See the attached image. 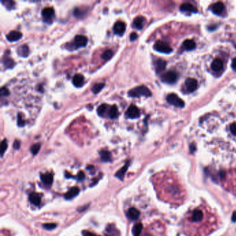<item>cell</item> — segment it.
Listing matches in <instances>:
<instances>
[{
  "mask_svg": "<svg viewBox=\"0 0 236 236\" xmlns=\"http://www.w3.org/2000/svg\"><path fill=\"white\" fill-rule=\"evenodd\" d=\"M128 96L132 98H139L141 96L145 97H150L152 96V93L150 90L146 86L141 85L132 89L128 93Z\"/></svg>",
  "mask_w": 236,
  "mask_h": 236,
  "instance_id": "cell-1",
  "label": "cell"
},
{
  "mask_svg": "<svg viewBox=\"0 0 236 236\" xmlns=\"http://www.w3.org/2000/svg\"><path fill=\"white\" fill-rule=\"evenodd\" d=\"M87 42L88 39L86 36L82 35H76L74 38L73 43L71 45L70 49H77L79 48L84 47L87 44Z\"/></svg>",
  "mask_w": 236,
  "mask_h": 236,
  "instance_id": "cell-2",
  "label": "cell"
},
{
  "mask_svg": "<svg viewBox=\"0 0 236 236\" xmlns=\"http://www.w3.org/2000/svg\"><path fill=\"white\" fill-rule=\"evenodd\" d=\"M42 17L44 22L49 24L52 23V22H53L54 19V17H55V12H54L53 8H44L42 11Z\"/></svg>",
  "mask_w": 236,
  "mask_h": 236,
  "instance_id": "cell-3",
  "label": "cell"
},
{
  "mask_svg": "<svg viewBox=\"0 0 236 236\" xmlns=\"http://www.w3.org/2000/svg\"><path fill=\"white\" fill-rule=\"evenodd\" d=\"M154 49L157 51L160 52L162 53H170L172 51V48L169 46V44L163 41H157L155 42L154 45Z\"/></svg>",
  "mask_w": 236,
  "mask_h": 236,
  "instance_id": "cell-4",
  "label": "cell"
},
{
  "mask_svg": "<svg viewBox=\"0 0 236 236\" xmlns=\"http://www.w3.org/2000/svg\"><path fill=\"white\" fill-rule=\"evenodd\" d=\"M177 78H178V76L176 72L173 71H169L161 76V81L166 83L172 84L177 81Z\"/></svg>",
  "mask_w": 236,
  "mask_h": 236,
  "instance_id": "cell-5",
  "label": "cell"
},
{
  "mask_svg": "<svg viewBox=\"0 0 236 236\" xmlns=\"http://www.w3.org/2000/svg\"><path fill=\"white\" fill-rule=\"evenodd\" d=\"M166 100L169 104L172 105L177 107V108H183L184 107V102L180 98H179L178 96L176 95L175 94H169L167 96Z\"/></svg>",
  "mask_w": 236,
  "mask_h": 236,
  "instance_id": "cell-6",
  "label": "cell"
},
{
  "mask_svg": "<svg viewBox=\"0 0 236 236\" xmlns=\"http://www.w3.org/2000/svg\"><path fill=\"white\" fill-rule=\"evenodd\" d=\"M139 116H140V111L134 105H131L126 112V116L128 118H131V119L139 118Z\"/></svg>",
  "mask_w": 236,
  "mask_h": 236,
  "instance_id": "cell-7",
  "label": "cell"
},
{
  "mask_svg": "<svg viewBox=\"0 0 236 236\" xmlns=\"http://www.w3.org/2000/svg\"><path fill=\"white\" fill-rule=\"evenodd\" d=\"M126 25L123 22L118 21L115 23L113 27V31H114V33L118 35H123L124 32L126 31Z\"/></svg>",
  "mask_w": 236,
  "mask_h": 236,
  "instance_id": "cell-8",
  "label": "cell"
},
{
  "mask_svg": "<svg viewBox=\"0 0 236 236\" xmlns=\"http://www.w3.org/2000/svg\"><path fill=\"white\" fill-rule=\"evenodd\" d=\"M185 85L186 89L189 92H193L197 89V81L194 78H187L185 81Z\"/></svg>",
  "mask_w": 236,
  "mask_h": 236,
  "instance_id": "cell-9",
  "label": "cell"
},
{
  "mask_svg": "<svg viewBox=\"0 0 236 236\" xmlns=\"http://www.w3.org/2000/svg\"><path fill=\"white\" fill-rule=\"evenodd\" d=\"M22 37V33L17 31H12L6 35V38L9 42H16Z\"/></svg>",
  "mask_w": 236,
  "mask_h": 236,
  "instance_id": "cell-10",
  "label": "cell"
},
{
  "mask_svg": "<svg viewBox=\"0 0 236 236\" xmlns=\"http://www.w3.org/2000/svg\"><path fill=\"white\" fill-rule=\"evenodd\" d=\"M145 20H146L145 18L142 17V16H137L136 18H134V21H133V27L136 29H142V28L144 26Z\"/></svg>",
  "mask_w": 236,
  "mask_h": 236,
  "instance_id": "cell-11",
  "label": "cell"
},
{
  "mask_svg": "<svg viewBox=\"0 0 236 236\" xmlns=\"http://www.w3.org/2000/svg\"><path fill=\"white\" fill-rule=\"evenodd\" d=\"M166 62L163 60L158 59L154 62V69L157 74L161 73L166 69Z\"/></svg>",
  "mask_w": 236,
  "mask_h": 236,
  "instance_id": "cell-12",
  "label": "cell"
},
{
  "mask_svg": "<svg viewBox=\"0 0 236 236\" xmlns=\"http://www.w3.org/2000/svg\"><path fill=\"white\" fill-rule=\"evenodd\" d=\"M211 10L213 13L216 14V15H221L224 10V5L222 2H216L212 5Z\"/></svg>",
  "mask_w": 236,
  "mask_h": 236,
  "instance_id": "cell-13",
  "label": "cell"
},
{
  "mask_svg": "<svg viewBox=\"0 0 236 236\" xmlns=\"http://www.w3.org/2000/svg\"><path fill=\"white\" fill-rule=\"evenodd\" d=\"M84 78L81 74H76L72 79V82L76 87H81L84 84Z\"/></svg>",
  "mask_w": 236,
  "mask_h": 236,
  "instance_id": "cell-14",
  "label": "cell"
},
{
  "mask_svg": "<svg viewBox=\"0 0 236 236\" xmlns=\"http://www.w3.org/2000/svg\"><path fill=\"white\" fill-rule=\"evenodd\" d=\"M211 68L214 71H219L223 69V62L219 58H215L211 63Z\"/></svg>",
  "mask_w": 236,
  "mask_h": 236,
  "instance_id": "cell-15",
  "label": "cell"
},
{
  "mask_svg": "<svg viewBox=\"0 0 236 236\" xmlns=\"http://www.w3.org/2000/svg\"><path fill=\"white\" fill-rule=\"evenodd\" d=\"M180 10L183 12H191V13H197V9L190 3L183 4L181 6Z\"/></svg>",
  "mask_w": 236,
  "mask_h": 236,
  "instance_id": "cell-16",
  "label": "cell"
},
{
  "mask_svg": "<svg viewBox=\"0 0 236 236\" xmlns=\"http://www.w3.org/2000/svg\"><path fill=\"white\" fill-rule=\"evenodd\" d=\"M203 219V213L201 210L199 209H195L193 211L192 213V219L193 222H198L202 220Z\"/></svg>",
  "mask_w": 236,
  "mask_h": 236,
  "instance_id": "cell-17",
  "label": "cell"
},
{
  "mask_svg": "<svg viewBox=\"0 0 236 236\" xmlns=\"http://www.w3.org/2000/svg\"><path fill=\"white\" fill-rule=\"evenodd\" d=\"M80 192L79 188L78 187H74L72 188H71L67 193L64 195V197L66 199H71L74 197H75L76 195H78V193Z\"/></svg>",
  "mask_w": 236,
  "mask_h": 236,
  "instance_id": "cell-18",
  "label": "cell"
},
{
  "mask_svg": "<svg viewBox=\"0 0 236 236\" xmlns=\"http://www.w3.org/2000/svg\"><path fill=\"white\" fill-rule=\"evenodd\" d=\"M139 215H140V213L135 208H131V209L128 210V216L132 220H136V219L139 218Z\"/></svg>",
  "mask_w": 236,
  "mask_h": 236,
  "instance_id": "cell-19",
  "label": "cell"
},
{
  "mask_svg": "<svg viewBox=\"0 0 236 236\" xmlns=\"http://www.w3.org/2000/svg\"><path fill=\"white\" fill-rule=\"evenodd\" d=\"M17 53L21 57H27L29 53V46L27 44H24V45L19 46L17 49Z\"/></svg>",
  "mask_w": 236,
  "mask_h": 236,
  "instance_id": "cell-20",
  "label": "cell"
},
{
  "mask_svg": "<svg viewBox=\"0 0 236 236\" xmlns=\"http://www.w3.org/2000/svg\"><path fill=\"white\" fill-rule=\"evenodd\" d=\"M108 116L111 119H115L118 116V110L116 105L111 106L108 111Z\"/></svg>",
  "mask_w": 236,
  "mask_h": 236,
  "instance_id": "cell-21",
  "label": "cell"
},
{
  "mask_svg": "<svg viewBox=\"0 0 236 236\" xmlns=\"http://www.w3.org/2000/svg\"><path fill=\"white\" fill-rule=\"evenodd\" d=\"M29 200L33 204L38 206L40 205V202H41V197L38 193H33L29 195Z\"/></svg>",
  "mask_w": 236,
  "mask_h": 236,
  "instance_id": "cell-22",
  "label": "cell"
},
{
  "mask_svg": "<svg viewBox=\"0 0 236 236\" xmlns=\"http://www.w3.org/2000/svg\"><path fill=\"white\" fill-rule=\"evenodd\" d=\"M41 179L44 184L50 185H51V183H53V175L50 173H46V174H44L41 175Z\"/></svg>",
  "mask_w": 236,
  "mask_h": 236,
  "instance_id": "cell-23",
  "label": "cell"
},
{
  "mask_svg": "<svg viewBox=\"0 0 236 236\" xmlns=\"http://www.w3.org/2000/svg\"><path fill=\"white\" fill-rule=\"evenodd\" d=\"M195 46H196V44L193 40H186L183 42V49L187 50V51L194 49Z\"/></svg>",
  "mask_w": 236,
  "mask_h": 236,
  "instance_id": "cell-24",
  "label": "cell"
},
{
  "mask_svg": "<svg viewBox=\"0 0 236 236\" xmlns=\"http://www.w3.org/2000/svg\"><path fill=\"white\" fill-rule=\"evenodd\" d=\"M143 229V225L141 223H137L132 229V233L134 236H140Z\"/></svg>",
  "mask_w": 236,
  "mask_h": 236,
  "instance_id": "cell-25",
  "label": "cell"
},
{
  "mask_svg": "<svg viewBox=\"0 0 236 236\" xmlns=\"http://www.w3.org/2000/svg\"><path fill=\"white\" fill-rule=\"evenodd\" d=\"M108 105L107 104H102L97 108V114L99 115L100 116H104L105 112L108 111Z\"/></svg>",
  "mask_w": 236,
  "mask_h": 236,
  "instance_id": "cell-26",
  "label": "cell"
},
{
  "mask_svg": "<svg viewBox=\"0 0 236 236\" xmlns=\"http://www.w3.org/2000/svg\"><path fill=\"white\" fill-rule=\"evenodd\" d=\"M104 87H105V84L102 83V82H98V83H96L92 87V92L95 94H98V93H99L100 91L102 89V88H103Z\"/></svg>",
  "mask_w": 236,
  "mask_h": 236,
  "instance_id": "cell-27",
  "label": "cell"
},
{
  "mask_svg": "<svg viewBox=\"0 0 236 236\" xmlns=\"http://www.w3.org/2000/svg\"><path fill=\"white\" fill-rule=\"evenodd\" d=\"M100 158L103 161H109L111 159V154L108 150H102L100 152Z\"/></svg>",
  "mask_w": 236,
  "mask_h": 236,
  "instance_id": "cell-28",
  "label": "cell"
},
{
  "mask_svg": "<svg viewBox=\"0 0 236 236\" xmlns=\"http://www.w3.org/2000/svg\"><path fill=\"white\" fill-rule=\"evenodd\" d=\"M128 164H126V166H124L122 168H121L120 170L116 173V177H118V179L123 180L124 178L125 173L126 172V170H127V169H128Z\"/></svg>",
  "mask_w": 236,
  "mask_h": 236,
  "instance_id": "cell-29",
  "label": "cell"
},
{
  "mask_svg": "<svg viewBox=\"0 0 236 236\" xmlns=\"http://www.w3.org/2000/svg\"><path fill=\"white\" fill-rule=\"evenodd\" d=\"M113 54H114V52L112 51V50L108 49V50H106V51H105L103 53H102V56H101V58L104 60H110V58L112 57Z\"/></svg>",
  "mask_w": 236,
  "mask_h": 236,
  "instance_id": "cell-30",
  "label": "cell"
},
{
  "mask_svg": "<svg viewBox=\"0 0 236 236\" xmlns=\"http://www.w3.org/2000/svg\"><path fill=\"white\" fill-rule=\"evenodd\" d=\"M85 13L86 11H84L83 9H81V8H76V9H75V10H74V15L78 18L82 17Z\"/></svg>",
  "mask_w": 236,
  "mask_h": 236,
  "instance_id": "cell-31",
  "label": "cell"
},
{
  "mask_svg": "<svg viewBox=\"0 0 236 236\" xmlns=\"http://www.w3.org/2000/svg\"><path fill=\"white\" fill-rule=\"evenodd\" d=\"M40 146H41L40 144H35L33 145L31 148V152L32 154L34 155L37 154L38 152H39V150L40 149Z\"/></svg>",
  "mask_w": 236,
  "mask_h": 236,
  "instance_id": "cell-32",
  "label": "cell"
},
{
  "mask_svg": "<svg viewBox=\"0 0 236 236\" xmlns=\"http://www.w3.org/2000/svg\"><path fill=\"white\" fill-rule=\"evenodd\" d=\"M8 148V143H7V141L6 139H4L2 141V142H1V156H3L4 153L6 150V149Z\"/></svg>",
  "mask_w": 236,
  "mask_h": 236,
  "instance_id": "cell-33",
  "label": "cell"
},
{
  "mask_svg": "<svg viewBox=\"0 0 236 236\" xmlns=\"http://www.w3.org/2000/svg\"><path fill=\"white\" fill-rule=\"evenodd\" d=\"M4 64L6 67L11 68L14 65V62L13 60L10 59V58H6V59L4 60Z\"/></svg>",
  "mask_w": 236,
  "mask_h": 236,
  "instance_id": "cell-34",
  "label": "cell"
},
{
  "mask_svg": "<svg viewBox=\"0 0 236 236\" xmlns=\"http://www.w3.org/2000/svg\"><path fill=\"white\" fill-rule=\"evenodd\" d=\"M1 3L4 4L5 6L8 9H13L14 6H15V3H14V1H8V0H6V1H1Z\"/></svg>",
  "mask_w": 236,
  "mask_h": 236,
  "instance_id": "cell-35",
  "label": "cell"
},
{
  "mask_svg": "<svg viewBox=\"0 0 236 236\" xmlns=\"http://www.w3.org/2000/svg\"><path fill=\"white\" fill-rule=\"evenodd\" d=\"M17 125L19 127H23L25 125V121L23 119V118H22V116L20 114H18L17 116Z\"/></svg>",
  "mask_w": 236,
  "mask_h": 236,
  "instance_id": "cell-36",
  "label": "cell"
},
{
  "mask_svg": "<svg viewBox=\"0 0 236 236\" xmlns=\"http://www.w3.org/2000/svg\"><path fill=\"white\" fill-rule=\"evenodd\" d=\"M0 94H1V96H9L10 92L6 87H2L0 91Z\"/></svg>",
  "mask_w": 236,
  "mask_h": 236,
  "instance_id": "cell-37",
  "label": "cell"
},
{
  "mask_svg": "<svg viewBox=\"0 0 236 236\" xmlns=\"http://www.w3.org/2000/svg\"><path fill=\"white\" fill-rule=\"evenodd\" d=\"M43 227L47 230H51L56 227V224H45L43 225Z\"/></svg>",
  "mask_w": 236,
  "mask_h": 236,
  "instance_id": "cell-38",
  "label": "cell"
},
{
  "mask_svg": "<svg viewBox=\"0 0 236 236\" xmlns=\"http://www.w3.org/2000/svg\"><path fill=\"white\" fill-rule=\"evenodd\" d=\"M230 131L232 134L236 136V123H233L230 126Z\"/></svg>",
  "mask_w": 236,
  "mask_h": 236,
  "instance_id": "cell-39",
  "label": "cell"
},
{
  "mask_svg": "<svg viewBox=\"0 0 236 236\" xmlns=\"http://www.w3.org/2000/svg\"><path fill=\"white\" fill-rule=\"evenodd\" d=\"M137 38H138V35H137V34L135 33V32H133V33H132L130 34V38L131 41H134V40H136Z\"/></svg>",
  "mask_w": 236,
  "mask_h": 236,
  "instance_id": "cell-40",
  "label": "cell"
},
{
  "mask_svg": "<svg viewBox=\"0 0 236 236\" xmlns=\"http://www.w3.org/2000/svg\"><path fill=\"white\" fill-rule=\"evenodd\" d=\"M19 147H20V141L18 140L15 141V142H14V144H13L14 149H15V150H18V149L19 148Z\"/></svg>",
  "mask_w": 236,
  "mask_h": 236,
  "instance_id": "cell-41",
  "label": "cell"
},
{
  "mask_svg": "<svg viewBox=\"0 0 236 236\" xmlns=\"http://www.w3.org/2000/svg\"><path fill=\"white\" fill-rule=\"evenodd\" d=\"M231 66H232V69H233L235 71H236V58H233V60H232Z\"/></svg>",
  "mask_w": 236,
  "mask_h": 236,
  "instance_id": "cell-42",
  "label": "cell"
},
{
  "mask_svg": "<svg viewBox=\"0 0 236 236\" xmlns=\"http://www.w3.org/2000/svg\"><path fill=\"white\" fill-rule=\"evenodd\" d=\"M83 236H96L95 234L91 233L89 231H83Z\"/></svg>",
  "mask_w": 236,
  "mask_h": 236,
  "instance_id": "cell-43",
  "label": "cell"
},
{
  "mask_svg": "<svg viewBox=\"0 0 236 236\" xmlns=\"http://www.w3.org/2000/svg\"><path fill=\"white\" fill-rule=\"evenodd\" d=\"M84 178V173L82 172H80L79 174H78V179H79L80 180H82V179H83Z\"/></svg>",
  "mask_w": 236,
  "mask_h": 236,
  "instance_id": "cell-44",
  "label": "cell"
},
{
  "mask_svg": "<svg viewBox=\"0 0 236 236\" xmlns=\"http://www.w3.org/2000/svg\"><path fill=\"white\" fill-rule=\"evenodd\" d=\"M232 220H233V222L236 221V212H235V213H233V216H232Z\"/></svg>",
  "mask_w": 236,
  "mask_h": 236,
  "instance_id": "cell-45",
  "label": "cell"
}]
</instances>
